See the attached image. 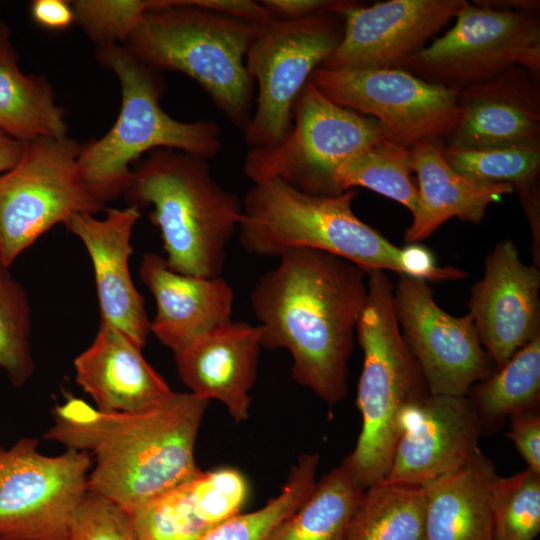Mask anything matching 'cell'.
Wrapping results in <instances>:
<instances>
[{"label":"cell","instance_id":"obj_27","mask_svg":"<svg viewBox=\"0 0 540 540\" xmlns=\"http://www.w3.org/2000/svg\"><path fill=\"white\" fill-rule=\"evenodd\" d=\"M364 491L342 465L335 467L267 540H344Z\"/></svg>","mask_w":540,"mask_h":540},{"label":"cell","instance_id":"obj_25","mask_svg":"<svg viewBox=\"0 0 540 540\" xmlns=\"http://www.w3.org/2000/svg\"><path fill=\"white\" fill-rule=\"evenodd\" d=\"M0 131L22 143L68 136L65 111L51 84L23 73L10 30L0 37Z\"/></svg>","mask_w":540,"mask_h":540},{"label":"cell","instance_id":"obj_16","mask_svg":"<svg viewBox=\"0 0 540 540\" xmlns=\"http://www.w3.org/2000/svg\"><path fill=\"white\" fill-rule=\"evenodd\" d=\"M399 437L391 465L379 482L421 487L468 462L484 432L467 396L429 394L399 416Z\"/></svg>","mask_w":540,"mask_h":540},{"label":"cell","instance_id":"obj_45","mask_svg":"<svg viewBox=\"0 0 540 540\" xmlns=\"http://www.w3.org/2000/svg\"><path fill=\"white\" fill-rule=\"evenodd\" d=\"M8 273V269L2 266V264L0 263V278L7 275Z\"/></svg>","mask_w":540,"mask_h":540},{"label":"cell","instance_id":"obj_17","mask_svg":"<svg viewBox=\"0 0 540 540\" xmlns=\"http://www.w3.org/2000/svg\"><path fill=\"white\" fill-rule=\"evenodd\" d=\"M539 290V268L523 263L511 240L496 244L468 302V314L495 369L540 334Z\"/></svg>","mask_w":540,"mask_h":540},{"label":"cell","instance_id":"obj_28","mask_svg":"<svg viewBox=\"0 0 540 540\" xmlns=\"http://www.w3.org/2000/svg\"><path fill=\"white\" fill-rule=\"evenodd\" d=\"M467 397L484 431L506 418L536 409L540 400V334L520 348L499 369L474 385Z\"/></svg>","mask_w":540,"mask_h":540},{"label":"cell","instance_id":"obj_36","mask_svg":"<svg viewBox=\"0 0 540 540\" xmlns=\"http://www.w3.org/2000/svg\"><path fill=\"white\" fill-rule=\"evenodd\" d=\"M189 486L198 512L213 528L240 513L248 495L245 477L230 467L200 470Z\"/></svg>","mask_w":540,"mask_h":540},{"label":"cell","instance_id":"obj_41","mask_svg":"<svg viewBox=\"0 0 540 540\" xmlns=\"http://www.w3.org/2000/svg\"><path fill=\"white\" fill-rule=\"evenodd\" d=\"M33 21L49 30H62L74 23V12L70 1L34 0L30 5Z\"/></svg>","mask_w":540,"mask_h":540},{"label":"cell","instance_id":"obj_4","mask_svg":"<svg viewBox=\"0 0 540 540\" xmlns=\"http://www.w3.org/2000/svg\"><path fill=\"white\" fill-rule=\"evenodd\" d=\"M263 24L213 12L189 0H162L148 10L122 45L158 71L195 80L242 132L253 113V84L246 56Z\"/></svg>","mask_w":540,"mask_h":540},{"label":"cell","instance_id":"obj_35","mask_svg":"<svg viewBox=\"0 0 540 540\" xmlns=\"http://www.w3.org/2000/svg\"><path fill=\"white\" fill-rule=\"evenodd\" d=\"M76 23L97 46L123 45L143 15L162 0L70 1Z\"/></svg>","mask_w":540,"mask_h":540},{"label":"cell","instance_id":"obj_6","mask_svg":"<svg viewBox=\"0 0 540 540\" xmlns=\"http://www.w3.org/2000/svg\"><path fill=\"white\" fill-rule=\"evenodd\" d=\"M367 299L356 337L363 351L357 387L361 431L341 465L362 489L387 475L399 437L402 410L430 392L402 336L394 307V285L384 270L367 272Z\"/></svg>","mask_w":540,"mask_h":540},{"label":"cell","instance_id":"obj_43","mask_svg":"<svg viewBox=\"0 0 540 540\" xmlns=\"http://www.w3.org/2000/svg\"><path fill=\"white\" fill-rule=\"evenodd\" d=\"M473 3L498 10L532 13H538L540 7L536 0H479Z\"/></svg>","mask_w":540,"mask_h":540},{"label":"cell","instance_id":"obj_44","mask_svg":"<svg viewBox=\"0 0 540 540\" xmlns=\"http://www.w3.org/2000/svg\"><path fill=\"white\" fill-rule=\"evenodd\" d=\"M9 30L8 26L3 23V22H0V37Z\"/></svg>","mask_w":540,"mask_h":540},{"label":"cell","instance_id":"obj_12","mask_svg":"<svg viewBox=\"0 0 540 540\" xmlns=\"http://www.w3.org/2000/svg\"><path fill=\"white\" fill-rule=\"evenodd\" d=\"M38 439L24 437L0 445V538L67 540L77 509L88 491L92 456L66 449L49 456Z\"/></svg>","mask_w":540,"mask_h":540},{"label":"cell","instance_id":"obj_33","mask_svg":"<svg viewBox=\"0 0 540 540\" xmlns=\"http://www.w3.org/2000/svg\"><path fill=\"white\" fill-rule=\"evenodd\" d=\"M30 334L28 294L8 273L0 278V368L16 387L26 384L34 372Z\"/></svg>","mask_w":540,"mask_h":540},{"label":"cell","instance_id":"obj_32","mask_svg":"<svg viewBox=\"0 0 540 540\" xmlns=\"http://www.w3.org/2000/svg\"><path fill=\"white\" fill-rule=\"evenodd\" d=\"M493 540H536L540 532V474L526 468L495 476L491 486Z\"/></svg>","mask_w":540,"mask_h":540},{"label":"cell","instance_id":"obj_30","mask_svg":"<svg viewBox=\"0 0 540 540\" xmlns=\"http://www.w3.org/2000/svg\"><path fill=\"white\" fill-rule=\"evenodd\" d=\"M412 172L411 149L384 139L343 162L335 182L340 193L364 187L402 204L413 214L418 190Z\"/></svg>","mask_w":540,"mask_h":540},{"label":"cell","instance_id":"obj_3","mask_svg":"<svg viewBox=\"0 0 540 540\" xmlns=\"http://www.w3.org/2000/svg\"><path fill=\"white\" fill-rule=\"evenodd\" d=\"M123 196L139 209L153 207L149 217L159 229L170 269L222 276L243 204L214 179L208 160L174 149L152 150L133 165Z\"/></svg>","mask_w":540,"mask_h":540},{"label":"cell","instance_id":"obj_19","mask_svg":"<svg viewBox=\"0 0 540 540\" xmlns=\"http://www.w3.org/2000/svg\"><path fill=\"white\" fill-rule=\"evenodd\" d=\"M460 118L448 146L490 149L540 144L539 75L515 66L458 91Z\"/></svg>","mask_w":540,"mask_h":540},{"label":"cell","instance_id":"obj_15","mask_svg":"<svg viewBox=\"0 0 540 540\" xmlns=\"http://www.w3.org/2000/svg\"><path fill=\"white\" fill-rule=\"evenodd\" d=\"M465 0H390L339 11L340 44L322 65L332 69H392L423 49L455 19Z\"/></svg>","mask_w":540,"mask_h":540},{"label":"cell","instance_id":"obj_39","mask_svg":"<svg viewBox=\"0 0 540 540\" xmlns=\"http://www.w3.org/2000/svg\"><path fill=\"white\" fill-rule=\"evenodd\" d=\"M273 16L282 19H299L312 15L339 12L352 1L344 0H262Z\"/></svg>","mask_w":540,"mask_h":540},{"label":"cell","instance_id":"obj_11","mask_svg":"<svg viewBox=\"0 0 540 540\" xmlns=\"http://www.w3.org/2000/svg\"><path fill=\"white\" fill-rule=\"evenodd\" d=\"M515 66L539 75L538 13L504 11L467 2L449 30L400 68L458 92Z\"/></svg>","mask_w":540,"mask_h":540},{"label":"cell","instance_id":"obj_29","mask_svg":"<svg viewBox=\"0 0 540 540\" xmlns=\"http://www.w3.org/2000/svg\"><path fill=\"white\" fill-rule=\"evenodd\" d=\"M344 540H426L421 487L367 488Z\"/></svg>","mask_w":540,"mask_h":540},{"label":"cell","instance_id":"obj_42","mask_svg":"<svg viewBox=\"0 0 540 540\" xmlns=\"http://www.w3.org/2000/svg\"><path fill=\"white\" fill-rule=\"evenodd\" d=\"M23 143L0 131V173L13 167L19 160Z\"/></svg>","mask_w":540,"mask_h":540},{"label":"cell","instance_id":"obj_38","mask_svg":"<svg viewBox=\"0 0 540 540\" xmlns=\"http://www.w3.org/2000/svg\"><path fill=\"white\" fill-rule=\"evenodd\" d=\"M506 436L514 443L527 468L540 474V414L539 408L509 417Z\"/></svg>","mask_w":540,"mask_h":540},{"label":"cell","instance_id":"obj_9","mask_svg":"<svg viewBox=\"0 0 540 540\" xmlns=\"http://www.w3.org/2000/svg\"><path fill=\"white\" fill-rule=\"evenodd\" d=\"M81 144L70 137L23 143L17 163L0 173V263L5 268L44 233L76 213L105 210L78 168Z\"/></svg>","mask_w":540,"mask_h":540},{"label":"cell","instance_id":"obj_21","mask_svg":"<svg viewBox=\"0 0 540 540\" xmlns=\"http://www.w3.org/2000/svg\"><path fill=\"white\" fill-rule=\"evenodd\" d=\"M261 349L260 327L232 320L175 353L174 358L189 392L223 403L240 423L249 417Z\"/></svg>","mask_w":540,"mask_h":540},{"label":"cell","instance_id":"obj_2","mask_svg":"<svg viewBox=\"0 0 540 540\" xmlns=\"http://www.w3.org/2000/svg\"><path fill=\"white\" fill-rule=\"evenodd\" d=\"M208 404L174 391L148 411L116 413L69 395L44 437L93 456L88 490L132 513L200 471L195 444Z\"/></svg>","mask_w":540,"mask_h":540},{"label":"cell","instance_id":"obj_34","mask_svg":"<svg viewBox=\"0 0 540 540\" xmlns=\"http://www.w3.org/2000/svg\"><path fill=\"white\" fill-rule=\"evenodd\" d=\"M189 481L130 513L136 540H202L213 528L198 512Z\"/></svg>","mask_w":540,"mask_h":540},{"label":"cell","instance_id":"obj_7","mask_svg":"<svg viewBox=\"0 0 540 540\" xmlns=\"http://www.w3.org/2000/svg\"><path fill=\"white\" fill-rule=\"evenodd\" d=\"M357 195L356 189L330 196L308 194L279 179L253 184L242 199L240 244L260 257L313 249L344 258L366 272L405 275L403 249L355 215L352 203Z\"/></svg>","mask_w":540,"mask_h":540},{"label":"cell","instance_id":"obj_13","mask_svg":"<svg viewBox=\"0 0 540 540\" xmlns=\"http://www.w3.org/2000/svg\"><path fill=\"white\" fill-rule=\"evenodd\" d=\"M332 102L376 119L388 140L411 148L450 137L460 118L458 92L401 69H332L310 77Z\"/></svg>","mask_w":540,"mask_h":540},{"label":"cell","instance_id":"obj_5","mask_svg":"<svg viewBox=\"0 0 540 540\" xmlns=\"http://www.w3.org/2000/svg\"><path fill=\"white\" fill-rule=\"evenodd\" d=\"M98 62L113 71L121 87L118 117L108 132L81 145L80 175L102 204L124 195L134 165L152 150L166 148L213 159L222 149V131L214 121L183 122L161 106V71L143 63L122 45L97 46Z\"/></svg>","mask_w":540,"mask_h":540},{"label":"cell","instance_id":"obj_10","mask_svg":"<svg viewBox=\"0 0 540 540\" xmlns=\"http://www.w3.org/2000/svg\"><path fill=\"white\" fill-rule=\"evenodd\" d=\"M343 31L339 12L275 17L262 25L246 56L248 73L257 84L255 108L243 132L250 148L272 147L289 133L298 96L337 49Z\"/></svg>","mask_w":540,"mask_h":540},{"label":"cell","instance_id":"obj_37","mask_svg":"<svg viewBox=\"0 0 540 540\" xmlns=\"http://www.w3.org/2000/svg\"><path fill=\"white\" fill-rule=\"evenodd\" d=\"M67 540H136L131 516L116 503L88 490Z\"/></svg>","mask_w":540,"mask_h":540},{"label":"cell","instance_id":"obj_31","mask_svg":"<svg viewBox=\"0 0 540 540\" xmlns=\"http://www.w3.org/2000/svg\"><path fill=\"white\" fill-rule=\"evenodd\" d=\"M319 461L317 453L300 455L278 495L258 510L238 513L223 521L202 540H267L313 490Z\"/></svg>","mask_w":540,"mask_h":540},{"label":"cell","instance_id":"obj_26","mask_svg":"<svg viewBox=\"0 0 540 540\" xmlns=\"http://www.w3.org/2000/svg\"><path fill=\"white\" fill-rule=\"evenodd\" d=\"M443 156L458 173L480 183L514 188L529 221L534 257L540 253V144L490 149L445 146Z\"/></svg>","mask_w":540,"mask_h":540},{"label":"cell","instance_id":"obj_8","mask_svg":"<svg viewBox=\"0 0 540 540\" xmlns=\"http://www.w3.org/2000/svg\"><path fill=\"white\" fill-rule=\"evenodd\" d=\"M384 139L376 119L332 102L309 79L294 105L289 133L272 147L249 148L243 170L253 184L279 179L308 194L338 195L340 165Z\"/></svg>","mask_w":540,"mask_h":540},{"label":"cell","instance_id":"obj_40","mask_svg":"<svg viewBox=\"0 0 540 540\" xmlns=\"http://www.w3.org/2000/svg\"><path fill=\"white\" fill-rule=\"evenodd\" d=\"M192 5L232 18L265 24L275 16L260 2L252 0H189Z\"/></svg>","mask_w":540,"mask_h":540},{"label":"cell","instance_id":"obj_23","mask_svg":"<svg viewBox=\"0 0 540 540\" xmlns=\"http://www.w3.org/2000/svg\"><path fill=\"white\" fill-rule=\"evenodd\" d=\"M442 139L421 141L411 149L412 170L418 179V202L405 241L428 238L451 218L479 224L490 204L513 193L506 183H480L455 171L443 156Z\"/></svg>","mask_w":540,"mask_h":540},{"label":"cell","instance_id":"obj_14","mask_svg":"<svg viewBox=\"0 0 540 540\" xmlns=\"http://www.w3.org/2000/svg\"><path fill=\"white\" fill-rule=\"evenodd\" d=\"M393 297L402 336L430 394L467 396L493 373L471 316L444 311L428 281L401 274Z\"/></svg>","mask_w":540,"mask_h":540},{"label":"cell","instance_id":"obj_1","mask_svg":"<svg viewBox=\"0 0 540 540\" xmlns=\"http://www.w3.org/2000/svg\"><path fill=\"white\" fill-rule=\"evenodd\" d=\"M367 293V272L344 258L313 249L284 253L250 295L262 348L288 350L298 384L329 405L342 401Z\"/></svg>","mask_w":540,"mask_h":540},{"label":"cell","instance_id":"obj_18","mask_svg":"<svg viewBox=\"0 0 540 540\" xmlns=\"http://www.w3.org/2000/svg\"><path fill=\"white\" fill-rule=\"evenodd\" d=\"M105 210L101 219L91 213H76L65 226L81 240L91 259L100 320L143 348L150 333V320L129 270L131 236L141 216L140 209L129 205Z\"/></svg>","mask_w":540,"mask_h":540},{"label":"cell","instance_id":"obj_20","mask_svg":"<svg viewBox=\"0 0 540 540\" xmlns=\"http://www.w3.org/2000/svg\"><path fill=\"white\" fill-rule=\"evenodd\" d=\"M139 277L156 304L150 332L174 354L232 321L234 291L222 276L181 274L170 269L163 256L147 252Z\"/></svg>","mask_w":540,"mask_h":540},{"label":"cell","instance_id":"obj_46","mask_svg":"<svg viewBox=\"0 0 540 540\" xmlns=\"http://www.w3.org/2000/svg\"><path fill=\"white\" fill-rule=\"evenodd\" d=\"M0 540H5V539L0 538Z\"/></svg>","mask_w":540,"mask_h":540},{"label":"cell","instance_id":"obj_24","mask_svg":"<svg viewBox=\"0 0 540 540\" xmlns=\"http://www.w3.org/2000/svg\"><path fill=\"white\" fill-rule=\"evenodd\" d=\"M494 463L479 450L461 467L421 486L426 540H493Z\"/></svg>","mask_w":540,"mask_h":540},{"label":"cell","instance_id":"obj_22","mask_svg":"<svg viewBox=\"0 0 540 540\" xmlns=\"http://www.w3.org/2000/svg\"><path fill=\"white\" fill-rule=\"evenodd\" d=\"M142 348L100 320L91 345L74 360L75 380L103 412L140 413L174 392L145 360Z\"/></svg>","mask_w":540,"mask_h":540}]
</instances>
